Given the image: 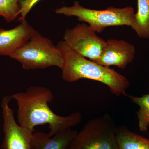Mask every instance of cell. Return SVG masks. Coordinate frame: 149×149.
<instances>
[{"mask_svg": "<svg viewBox=\"0 0 149 149\" xmlns=\"http://www.w3.org/2000/svg\"><path fill=\"white\" fill-rule=\"evenodd\" d=\"M17 103V121L22 126L34 132L35 127L48 124L52 137L62 130L75 126L81 122L82 115L79 111L67 116L58 115L54 113L48 103L53 101V93L49 88L32 86L25 92L15 93L11 96Z\"/></svg>", "mask_w": 149, "mask_h": 149, "instance_id": "obj_1", "label": "cell"}, {"mask_svg": "<svg viewBox=\"0 0 149 149\" xmlns=\"http://www.w3.org/2000/svg\"><path fill=\"white\" fill-rule=\"evenodd\" d=\"M57 46L64 55V63L61 70L64 81L72 83L84 78L95 80L107 86L111 93L116 97L127 95L125 92L130 83L125 76L109 67L96 63L77 53L63 40Z\"/></svg>", "mask_w": 149, "mask_h": 149, "instance_id": "obj_2", "label": "cell"}, {"mask_svg": "<svg viewBox=\"0 0 149 149\" xmlns=\"http://www.w3.org/2000/svg\"><path fill=\"white\" fill-rule=\"evenodd\" d=\"M21 63L24 70L56 66L61 69L64 57L61 49L37 30L25 44L9 56Z\"/></svg>", "mask_w": 149, "mask_h": 149, "instance_id": "obj_3", "label": "cell"}, {"mask_svg": "<svg viewBox=\"0 0 149 149\" xmlns=\"http://www.w3.org/2000/svg\"><path fill=\"white\" fill-rule=\"evenodd\" d=\"M57 14L74 16L80 21L88 23L96 32L101 33L107 27L126 25L132 28L135 21V13L130 6L123 8L109 7L103 10L86 8L75 1L71 6H63L55 10Z\"/></svg>", "mask_w": 149, "mask_h": 149, "instance_id": "obj_4", "label": "cell"}, {"mask_svg": "<svg viewBox=\"0 0 149 149\" xmlns=\"http://www.w3.org/2000/svg\"><path fill=\"white\" fill-rule=\"evenodd\" d=\"M114 120L104 114L90 119L71 142V149H119Z\"/></svg>", "mask_w": 149, "mask_h": 149, "instance_id": "obj_5", "label": "cell"}, {"mask_svg": "<svg viewBox=\"0 0 149 149\" xmlns=\"http://www.w3.org/2000/svg\"><path fill=\"white\" fill-rule=\"evenodd\" d=\"M63 41L74 52L94 62L100 58L106 42L85 22L67 29Z\"/></svg>", "mask_w": 149, "mask_h": 149, "instance_id": "obj_6", "label": "cell"}, {"mask_svg": "<svg viewBox=\"0 0 149 149\" xmlns=\"http://www.w3.org/2000/svg\"><path fill=\"white\" fill-rule=\"evenodd\" d=\"M12 97L3 98L1 106L3 119L4 139L3 149H35L33 133L25 127L19 125L15 118L13 110L9 106Z\"/></svg>", "mask_w": 149, "mask_h": 149, "instance_id": "obj_7", "label": "cell"}, {"mask_svg": "<svg viewBox=\"0 0 149 149\" xmlns=\"http://www.w3.org/2000/svg\"><path fill=\"white\" fill-rule=\"evenodd\" d=\"M136 49L132 44L123 40H109L100 58L95 62L104 66L114 65L124 69L133 61Z\"/></svg>", "mask_w": 149, "mask_h": 149, "instance_id": "obj_8", "label": "cell"}, {"mask_svg": "<svg viewBox=\"0 0 149 149\" xmlns=\"http://www.w3.org/2000/svg\"><path fill=\"white\" fill-rule=\"evenodd\" d=\"M35 30L26 19L13 29H0V56H9L27 42Z\"/></svg>", "mask_w": 149, "mask_h": 149, "instance_id": "obj_9", "label": "cell"}, {"mask_svg": "<svg viewBox=\"0 0 149 149\" xmlns=\"http://www.w3.org/2000/svg\"><path fill=\"white\" fill-rule=\"evenodd\" d=\"M77 131L71 128L58 132L50 137L48 133L42 132L33 133L35 149H66L77 135Z\"/></svg>", "mask_w": 149, "mask_h": 149, "instance_id": "obj_10", "label": "cell"}, {"mask_svg": "<svg viewBox=\"0 0 149 149\" xmlns=\"http://www.w3.org/2000/svg\"><path fill=\"white\" fill-rule=\"evenodd\" d=\"M116 139L119 149H149V139L130 131L125 126L117 127Z\"/></svg>", "mask_w": 149, "mask_h": 149, "instance_id": "obj_11", "label": "cell"}, {"mask_svg": "<svg viewBox=\"0 0 149 149\" xmlns=\"http://www.w3.org/2000/svg\"><path fill=\"white\" fill-rule=\"evenodd\" d=\"M137 7L132 29L139 37L149 39V0H137Z\"/></svg>", "mask_w": 149, "mask_h": 149, "instance_id": "obj_12", "label": "cell"}, {"mask_svg": "<svg viewBox=\"0 0 149 149\" xmlns=\"http://www.w3.org/2000/svg\"><path fill=\"white\" fill-rule=\"evenodd\" d=\"M133 103L138 105L139 109L137 112L139 120V127L142 132H146L149 126V94L141 97L127 95Z\"/></svg>", "mask_w": 149, "mask_h": 149, "instance_id": "obj_13", "label": "cell"}, {"mask_svg": "<svg viewBox=\"0 0 149 149\" xmlns=\"http://www.w3.org/2000/svg\"><path fill=\"white\" fill-rule=\"evenodd\" d=\"M20 0H0V16L7 23L14 21L20 15Z\"/></svg>", "mask_w": 149, "mask_h": 149, "instance_id": "obj_14", "label": "cell"}, {"mask_svg": "<svg viewBox=\"0 0 149 149\" xmlns=\"http://www.w3.org/2000/svg\"><path fill=\"white\" fill-rule=\"evenodd\" d=\"M40 0H20V17L18 21L22 22L26 20V16L32 8Z\"/></svg>", "mask_w": 149, "mask_h": 149, "instance_id": "obj_15", "label": "cell"}, {"mask_svg": "<svg viewBox=\"0 0 149 149\" xmlns=\"http://www.w3.org/2000/svg\"><path fill=\"white\" fill-rule=\"evenodd\" d=\"M66 149H71L69 147V148H68Z\"/></svg>", "mask_w": 149, "mask_h": 149, "instance_id": "obj_16", "label": "cell"}]
</instances>
